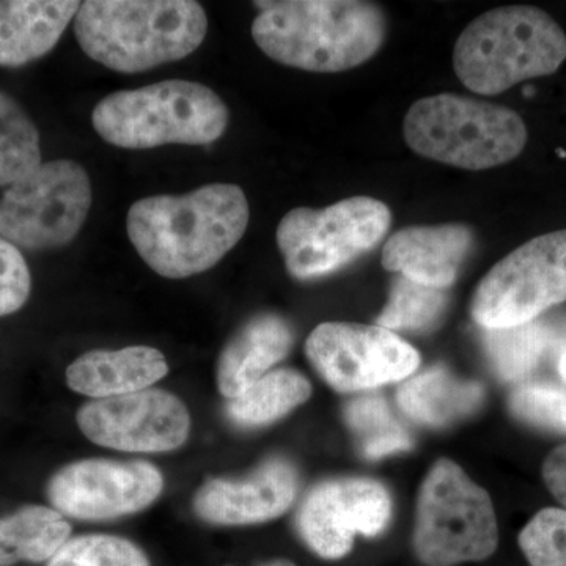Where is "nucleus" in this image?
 <instances>
[{
  "mask_svg": "<svg viewBox=\"0 0 566 566\" xmlns=\"http://www.w3.org/2000/svg\"><path fill=\"white\" fill-rule=\"evenodd\" d=\"M565 59L566 35L556 20L536 7L512 6L486 11L464 29L453 69L469 91L499 95L556 73Z\"/></svg>",
  "mask_w": 566,
  "mask_h": 566,
  "instance_id": "4",
  "label": "nucleus"
},
{
  "mask_svg": "<svg viewBox=\"0 0 566 566\" xmlns=\"http://www.w3.org/2000/svg\"><path fill=\"white\" fill-rule=\"evenodd\" d=\"M292 324L274 314L253 316L230 338L218 364V386L233 400L292 352Z\"/></svg>",
  "mask_w": 566,
  "mask_h": 566,
  "instance_id": "17",
  "label": "nucleus"
},
{
  "mask_svg": "<svg viewBox=\"0 0 566 566\" xmlns=\"http://www.w3.org/2000/svg\"><path fill=\"white\" fill-rule=\"evenodd\" d=\"M305 354L324 381L344 394L403 381L420 365L416 348L378 324H319Z\"/></svg>",
  "mask_w": 566,
  "mask_h": 566,
  "instance_id": "11",
  "label": "nucleus"
},
{
  "mask_svg": "<svg viewBox=\"0 0 566 566\" xmlns=\"http://www.w3.org/2000/svg\"><path fill=\"white\" fill-rule=\"evenodd\" d=\"M70 534V524L61 513L48 506H24L0 520V566L51 560Z\"/></svg>",
  "mask_w": 566,
  "mask_h": 566,
  "instance_id": "21",
  "label": "nucleus"
},
{
  "mask_svg": "<svg viewBox=\"0 0 566 566\" xmlns=\"http://www.w3.org/2000/svg\"><path fill=\"white\" fill-rule=\"evenodd\" d=\"M543 479L566 512V444L557 447L547 455L543 464Z\"/></svg>",
  "mask_w": 566,
  "mask_h": 566,
  "instance_id": "31",
  "label": "nucleus"
},
{
  "mask_svg": "<svg viewBox=\"0 0 566 566\" xmlns=\"http://www.w3.org/2000/svg\"><path fill=\"white\" fill-rule=\"evenodd\" d=\"M412 546L424 566L482 562L497 549L490 494L447 458L436 461L420 488Z\"/></svg>",
  "mask_w": 566,
  "mask_h": 566,
  "instance_id": "7",
  "label": "nucleus"
},
{
  "mask_svg": "<svg viewBox=\"0 0 566 566\" xmlns=\"http://www.w3.org/2000/svg\"><path fill=\"white\" fill-rule=\"evenodd\" d=\"M449 296L444 290L422 285L398 275L389 301L378 316V326L389 331H430L441 322Z\"/></svg>",
  "mask_w": 566,
  "mask_h": 566,
  "instance_id": "26",
  "label": "nucleus"
},
{
  "mask_svg": "<svg viewBox=\"0 0 566 566\" xmlns=\"http://www.w3.org/2000/svg\"><path fill=\"white\" fill-rule=\"evenodd\" d=\"M32 277L17 245L0 237V316L20 311L31 296Z\"/></svg>",
  "mask_w": 566,
  "mask_h": 566,
  "instance_id": "30",
  "label": "nucleus"
},
{
  "mask_svg": "<svg viewBox=\"0 0 566 566\" xmlns=\"http://www.w3.org/2000/svg\"><path fill=\"white\" fill-rule=\"evenodd\" d=\"M163 486L161 472L155 465L87 460L66 465L52 476L48 494L63 515L111 520L147 509Z\"/></svg>",
  "mask_w": 566,
  "mask_h": 566,
  "instance_id": "14",
  "label": "nucleus"
},
{
  "mask_svg": "<svg viewBox=\"0 0 566 566\" xmlns=\"http://www.w3.org/2000/svg\"><path fill=\"white\" fill-rule=\"evenodd\" d=\"M403 134L417 155L465 170L513 161L527 144L526 123L515 111L452 93L412 104Z\"/></svg>",
  "mask_w": 566,
  "mask_h": 566,
  "instance_id": "6",
  "label": "nucleus"
},
{
  "mask_svg": "<svg viewBox=\"0 0 566 566\" xmlns=\"http://www.w3.org/2000/svg\"><path fill=\"white\" fill-rule=\"evenodd\" d=\"M80 7L76 0H2L0 66L18 69L54 50Z\"/></svg>",
  "mask_w": 566,
  "mask_h": 566,
  "instance_id": "19",
  "label": "nucleus"
},
{
  "mask_svg": "<svg viewBox=\"0 0 566 566\" xmlns=\"http://www.w3.org/2000/svg\"><path fill=\"white\" fill-rule=\"evenodd\" d=\"M77 424L95 444L125 452L159 453L185 444L191 417L175 395L145 389L82 406Z\"/></svg>",
  "mask_w": 566,
  "mask_h": 566,
  "instance_id": "13",
  "label": "nucleus"
},
{
  "mask_svg": "<svg viewBox=\"0 0 566 566\" xmlns=\"http://www.w3.org/2000/svg\"><path fill=\"white\" fill-rule=\"evenodd\" d=\"M392 517V499L371 479H335L305 495L296 516L305 545L322 558L337 560L353 549L356 535L382 534Z\"/></svg>",
  "mask_w": 566,
  "mask_h": 566,
  "instance_id": "12",
  "label": "nucleus"
},
{
  "mask_svg": "<svg viewBox=\"0 0 566 566\" xmlns=\"http://www.w3.org/2000/svg\"><path fill=\"white\" fill-rule=\"evenodd\" d=\"M345 419L360 453L368 460H379L412 447L411 436L398 422L385 398L378 395L359 397L346 405Z\"/></svg>",
  "mask_w": 566,
  "mask_h": 566,
  "instance_id": "24",
  "label": "nucleus"
},
{
  "mask_svg": "<svg viewBox=\"0 0 566 566\" xmlns=\"http://www.w3.org/2000/svg\"><path fill=\"white\" fill-rule=\"evenodd\" d=\"M48 566H150V562L128 539L84 535L69 539Z\"/></svg>",
  "mask_w": 566,
  "mask_h": 566,
  "instance_id": "27",
  "label": "nucleus"
},
{
  "mask_svg": "<svg viewBox=\"0 0 566 566\" xmlns=\"http://www.w3.org/2000/svg\"><path fill=\"white\" fill-rule=\"evenodd\" d=\"M91 207L92 182L80 163H43L0 199V237L25 251L63 248L81 232Z\"/></svg>",
  "mask_w": 566,
  "mask_h": 566,
  "instance_id": "9",
  "label": "nucleus"
},
{
  "mask_svg": "<svg viewBox=\"0 0 566 566\" xmlns=\"http://www.w3.org/2000/svg\"><path fill=\"white\" fill-rule=\"evenodd\" d=\"M474 234L463 223L415 226L394 233L382 249V266L409 281L446 290L460 274Z\"/></svg>",
  "mask_w": 566,
  "mask_h": 566,
  "instance_id": "16",
  "label": "nucleus"
},
{
  "mask_svg": "<svg viewBox=\"0 0 566 566\" xmlns=\"http://www.w3.org/2000/svg\"><path fill=\"white\" fill-rule=\"evenodd\" d=\"M312 386L300 371H270L240 397L229 400L226 415L240 428H259L275 422L311 398Z\"/></svg>",
  "mask_w": 566,
  "mask_h": 566,
  "instance_id": "22",
  "label": "nucleus"
},
{
  "mask_svg": "<svg viewBox=\"0 0 566 566\" xmlns=\"http://www.w3.org/2000/svg\"><path fill=\"white\" fill-rule=\"evenodd\" d=\"M259 566H296L293 562L286 560V558H274V560L264 562Z\"/></svg>",
  "mask_w": 566,
  "mask_h": 566,
  "instance_id": "33",
  "label": "nucleus"
},
{
  "mask_svg": "<svg viewBox=\"0 0 566 566\" xmlns=\"http://www.w3.org/2000/svg\"><path fill=\"white\" fill-rule=\"evenodd\" d=\"M256 46L277 63L311 73L353 70L381 50L386 17L364 0L255 2Z\"/></svg>",
  "mask_w": 566,
  "mask_h": 566,
  "instance_id": "2",
  "label": "nucleus"
},
{
  "mask_svg": "<svg viewBox=\"0 0 566 566\" xmlns=\"http://www.w3.org/2000/svg\"><path fill=\"white\" fill-rule=\"evenodd\" d=\"M169 374L166 357L151 346H128L107 352L95 349L77 357L66 370V382L74 392L112 398L140 392Z\"/></svg>",
  "mask_w": 566,
  "mask_h": 566,
  "instance_id": "18",
  "label": "nucleus"
},
{
  "mask_svg": "<svg viewBox=\"0 0 566 566\" xmlns=\"http://www.w3.org/2000/svg\"><path fill=\"white\" fill-rule=\"evenodd\" d=\"M40 133L9 93L0 92V186H13L41 166Z\"/></svg>",
  "mask_w": 566,
  "mask_h": 566,
  "instance_id": "25",
  "label": "nucleus"
},
{
  "mask_svg": "<svg viewBox=\"0 0 566 566\" xmlns=\"http://www.w3.org/2000/svg\"><path fill=\"white\" fill-rule=\"evenodd\" d=\"M558 374L566 382V348L560 353V359H558Z\"/></svg>",
  "mask_w": 566,
  "mask_h": 566,
  "instance_id": "32",
  "label": "nucleus"
},
{
  "mask_svg": "<svg viewBox=\"0 0 566 566\" xmlns=\"http://www.w3.org/2000/svg\"><path fill=\"white\" fill-rule=\"evenodd\" d=\"M483 395L479 382L463 381L444 367H433L406 379L397 400L409 419L428 427H444L472 415Z\"/></svg>",
  "mask_w": 566,
  "mask_h": 566,
  "instance_id": "20",
  "label": "nucleus"
},
{
  "mask_svg": "<svg viewBox=\"0 0 566 566\" xmlns=\"http://www.w3.org/2000/svg\"><path fill=\"white\" fill-rule=\"evenodd\" d=\"M392 212L374 197H349L315 210L286 212L275 232L286 271L297 281H312L342 270L371 251L389 232Z\"/></svg>",
  "mask_w": 566,
  "mask_h": 566,
  "instance_id": "8",
  "label": "nucleus"
},
{
  "mask_svg": "<svg viewBox=\"0 0 566 566\" xmlns=\"http://www.w3.org/2000/svg\"><path fill=\"white\" fill-rule=\"evenodd\" d=\"M249 218L240 186L212 182L185 196L137 200L126 216V230L156 274L186 279L221 262L244 237Z\"/></svg>",
  "mask_w": 566,
  "mask_h": 566,
  "instance_id": "1",
  "label": "nucleus"
},
{
  "mask_svg": "<svg viewBox=\"0 0 566 566\" xmlns=\"http://www.w3.org/2000/svg\"><path fill=\"white\" fill-rule=\"evenodd\" d=\"M566 301V230L536 237L491 268L472 297L483 329L531 323Z\"/></svg>",
  "mask_w": 566,
  "mask_h": 566,
  "instance_id": "10",
  "label": "nucleus"
},
{
  "mask_svg": "<svg viewBox=\"0 0 566 566\" xmlns=\"http://www.w3.org/2000/svg\"><path fill=\"white\" fill-rule=\"evenodd\" d=\"M297 494L296 469L271 458L241 480H208L193 499L197 516L222 526H245L282 516Z\"/></svg>",
  "mask_w": 566,
  "mask_h": 566,
  "instance_id": "15",
  "label": "nucleus"
},
{
  "mask_svg": "<svg viewBox=\"0 0 566 566\" xmlns=\"http://www.w3.org/2000/svg\"><path fill=\"white\" fill-rule=\"evenodd\" d=\"M229 107L218 93L192 81H163L104 96L92 114L107 144L128 150L163 145H208L229 126Z\"/></svg>",
  "mask_w": 566,
  "mask_h": 566,
  "instance_id": "5",
  "label": "nucleus"
},
{
  "mask_svg": "<svg viewBox=\"0 0 566 566\" xmlns=\"http://www.w3.org/2000/svg\"><path fill=\"white\" fill-rule=\"evenodd\" d=\"M510 411L532 427L566 434V390L551 385H523L509 398Z\"/></svg>",
  "mask_w": 566,
  "mask_h": 566,
  "instance_id": "29",
  "label": "nucleus"
},
{
  "mask_svg": "<svg viewBox=\"0 0 566 566\" xmlns=\"http://www.w3.org/2000/svg\"><path fill=\"white\" fill-rule=\"evenodd\" d=\"M558 344V335L542 319L502 329H485L483 345L499 378L515 382L527 378Z\"/></svg>",
  "mask_w": 566,
  "mask_h": 566,
  "instance_id": "23",
  "label": "nucleus"
},
{
  "mask_svg": "<svg viewBox=\"0 0 566 566\" xmlns=\"http://www.w3.org/2000/svg\"><path fill=\"white\" fill-rule=\"evenodd\" d=\"M207 32V11L193 0H88L74 18L81 50L125 74L188 57Z\"/></svg>",
  "mask_w": 566,
  "mask_h": 566,
  "instance_id": "3",
  "label": "nucleus"
},
{
  "mask_svg": "<svg viewBox=\"0 0 566 566\" xmlns=\"http://www.w3.org/2000/svg\"><path fill=\"white\" fill-rule=\"evenodd\" d=\"M521 551L531 566H566V512L545 509L520 534Z\"/></svg>",
  "mask_w": 566,
  "mask_h": 566,
  "instance_id": "28",
  "label": "nucleus"
}]
</instances>
